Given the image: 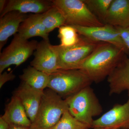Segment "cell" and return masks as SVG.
Instances as JSON below:
<instances>
[{"label":"cell","instance_id":"1","mask_svg":"<svg viewBox=\"0 0 129 129\" xmlns=\"http://www.w3.org/2000/svg\"><path fill=\"white\" fill-rule=\"evenodd\" d=\"M125 54L122 49L113 44L100 42L79 69L92 82L99 83L107 78Z\"/></svg>","mask_w":129,"mask_h":129},{"label":"cell","instance_id":"2","mask_svg":"<svg viewBox=\"0 0 129 129\" xmlns=\"http://www.w3.org/2000/svg\"><path fill=\"white\" fill-rule=\"evenodd\" d=\"M68 110L67 98L63 99L55 91L47 89L44 91L35 118L30 129H52Z\"/></svg>","mask_w":129,"mask_h":129},{"label":"cell","instance_id":"3","mask_svg":"<svg viewBox=\"0 0 129 129\" xmlns=\"http://www.w3.org/2000/svg\"><path fill=\"white\" fill-rule=\"evenodd\" d=\"M67 98L70 113L79 121L92 128L93 118L100 115L103 109L90 86Z\"/></svg>","mask_w":129,"mask_h":129},{"label":"cell","instance_id":"4","mask_svg":"<svg viewBox=\"0 0 129 129\" xmlns=\"http://www.w3.org/2000/svg\"><path fill=\"white\" fill-rule=\"evenodd\" d=\"M92 83L79 69H59L49 75L47 88L66 98L74 95Z\"/></svg>","mask_w":129,"mask_h":129},{"label":"cell","instance_id":"5","mask_svg":"<svg viewBox=\"0 0 129 129\" xmlns=\"http://www.w3.org/2000/svg\"><path fill=\"white\" fill-rule=\"evenodd\" d=\"M52 1L62 12L66 19L65 25L94 27L104 25L91 12L83 0H52Z\"/></svg>","mask_w":129,"mask_h":129},{"label":"cell","instance_id":"6","mask_svg":"<svg viewBox=\"0 0 129 129\" xmlns=\"http://www.w3.org/2000/svg\"><path fill=\"white\" fill-rule=\"evenodd\" d=\"M100 43L80 36L78 42L73 46L66 47L57 45L59 69H79Z\"/></svg>","mask_w":129,"mask_h":129},{"label":"cell","instance_id":"7","mask_svg":"<svg viewBox=\"0 0 129 129\" xmlns=\"http://www.w3.org/2000/svg\"><path fill=\"white\" fill-rule=\"evenodd\" d=\"M37 41H29L18 34L14 36L11 43L0 53V74L12 65L17 67L25 62L37 48Z\"/></svg>","mask_w":129,"mask_h":129},{"label":"cell","instance_id":"8","mask_svg":"<svg viewBox=\"0 0 129 129\" xmlns=\"http://www.w3.org/2000/svg\"><path fill=\"white\" fill-rule=\"evenodd\" d=\"M75 28L79 35L98 42L109 43L122 49L125 53L129 54L119 32L115 27L108 24L100 27H86L70 25Z\"/></svg>","mask_w":129,"mask_h":129},{"label":"cell","instance_id":"9","mask_svg":"<svg viewBox=\"0 0 129 129\" xmlns=\"http://www.w3.org/2000/svg\"><path fill=\"white\" fill-rule=\"evenodd\" d=\"M34 55L31 67L48 75L59 70L57 45H52L49 41L43 40L39 42Z\"/></svg>","mask_w":129,"mask_h":129},{"label":"cell","instance_id":"10","mask_svg":"<svg viewBox=\"0 0 129 129\" xmlns=\"http://www.w3.org/2000/svg\"><path fill=\"white\" fill-rule=\"evenodd\" d=\"M129 92L128 101L123 104H117L97 119L94 120L92 128H128Z\"/></svg>","mask_w":129,"mask_h":129},{"label":"cell","instance_id":"11","mask_svg":"<svg viewBox=\"0 0 129 129\" xmlns=\"http://www.w3.org/2000/svg\"><path fill=\"white\" fill-rule=\"evenodd\" d=\"M44 91L32 88L23 82L15 91L14 95L20 99L31 123L35 118Z\"/></svg>","mask_w":129,"mask_h":129},{"label":"cell","instance_id":"12","mask_svg":"<svg viewBox=\"0 0 129 129\" xmlns=\"http://www.w3.org/2000/svg\"><path fill=\"white\" fill-rule=\"evenodd\" d=\"M110 95L129 92V58L125 54L117 67L107 77Z\"/></svg>","mask_w":129,"mask_h":129},{"label":"cell","instance_id":"13","mask_svg":"<svg viewBox=\"0 0 129 129\" xmlns=\"http://www.w3.org/2000/svg\"><path fill=\"white\" fill-rule=\"evenodd\" d=\"M53 6L52 0H9L1 14L2 17L9 12L16 11L23 14H41Z\"/></svg>","mask_w":129,"mask_h":129},{"label":"cell","instance_id":"14","mask_svg":"<svg viewBox=\"0 0 129 129\" xmlns=\"http://www.w3.org/2000/svg\"><path fill=\"white\" fill-rule=\"evenodd\" d=\"M27 14L13 11L0 18V51L6 44L9 37L18 32L21 24L27 17Z\"/></svg>","mask_w":129,"mask_h":129},{"label":"cell","instance_id":"15","mask_svg":"<svg viewBox=\"0 0 129 129\" xmlns=\"http://www.w3.org/2000/svg\"><path fill=\"white\" fill-rule=\"evenodd\" d=\"M103 23L115 27L129 26V0H113Z\"/></svg>","mask_w":129,"mask_h":129},{"label":"cell","instance_id":"16","mask_svg":"<svg viewBox=\"0 0 129 129\" xmlns=\"http://www.w3.org/2000/svg\"><path fill=\"white\" fill-rule=\"evenodd\" d=\"M9 125L29 127L31 122L19 98L14 95L1 116Z\"/></svg>","mask_w":129,"mask_h":129},{"label":"cell","instance_id":"17","mask_svg":"<svg viewBox=\"0 0 129 129\" xmlns=\"http://www.w3.org/2000/svg\"><path fill=\"white\" fill-rule=\"evenodd\" d=\"M41 14L28 15L20 25L18 34L27 40L32 37H40L44 40L49 41V34L42 22Z\"/></svg>","mask_w":129,"mask_h":129},{"label":"cell","instance_id":"18","mask_svg":"<svg viewBox=\"0 0 129 129\" xmlns=\"http://www.w3.org/2000/svg\"><path fill=\"white\" fill-rule=\"evenodd\" d=\"M19 78L23 82L42 91L47 88L49 81V75L30 66L23 70Z\"/></svg>","mask_w":129,"mask_h":129},{"label":"cell","instance_id":"19","mask_svg":"<svg viewBox=\"0 0 129 129\" xmlns=\"http://www.w3.org/2000/svg\"><path fill=\"white\" fill-rule=\"evenodd\" d=\"M41 20L48 34L66 24V19L62 12L54 5L48 11L41 14Z\"/></svg>","mask_w":129,"mask_h":129},{"label":"cell","instance_id":"20","mask_svg":"<svg viewBox=\"0 0 129 129\" xmlns=\"http://www.w3.org/2000/svg\"><path fill=\"white\" fill-rule=\"evenodd\" d=\"M58 37L60 39V45L63 47H69L77 44L80 39L79 35L75 28L70 25L61 26L58 29Z\"/></svg>","mask_w":129,"mask_h":129},{"label":"cell","instance_id":"21","mask_svg":"<svg viewBox=\"0 0 129 129\" xmlns=\"http://www.w3.org/2000/svg\"><path fill=\"white\" fill-rule=\"evenodd\" d=\"M83 1L91 12L103 23L113 0Z\"/></svg>","mask_w":129,"mask_h":129},{"label":"cell","instance_id":"22","mask_svg":"<svg viewBox=\"0 0 129 129\" xmlns=\"http://www.w3.org/2000/svg\"><path fill=\"white\" fill-rule=\"evenodd\" d=\"M90 128L89 125L76 119L68 110L64 112L60 120L52 129H89Z\"/></svg>","mask_w":129,"mask_h":129},{"label":"cell","instance_id":"23","mask_svg":"<svg viewBox=\"0 0 129 129\" xmlns=\"http://www.w3.org/2000/svg\"><path fill=\"white\" fill-rule=\"evenodd\" d=\"M120 33L125 45L129 51V25L126 27H115Z\"/></svg>","mask_w":129,"mask_h":129},{"label":"cell","instance_id":"24","mask_svg":"<svg viewBox=\"0 0 129 129\" xmlns=\"http://www.w3.org/2000/svg\"><path fill=\"white\" fill-rule=\"evenodd\" d=\"M16 76L13 73V71L7 73H4L0 74V88H2L3 85L8 81L13 80Z\"/></svg>","mask_w":129,"mask_h":129},{"label":"cell","instance_id":"25","mask_svg":"<svg viewBox=\"0 0 129 129\" xmlns=\"http://www.w3.org/2000/svg\"><path fill=\"white\" fill-rule=\"evenodd\" d=\"M9 125L2 117H0V129H8Z\"/></svg>","mask_w":129,"mask_h":129},{"label":"cell","instance_id":"26","mask_svg":"<svg viewBox=\"0 0 129 129\" xmlns=\"http://www.w3.org/2000/svg\"><path fill=\"white\" fill-rule=\"evenodd\" d=\"M7 1L0 0V14L2 13L6 5Z\"/></svg>","mask_w":129,"mask_h":129},{"label":"cell","instance_id":"27","mask_svg":"<svg viewBox=\"0 0 129 129\" xmlns=\"http://www.w3.org/2000/svg\"><path fill=\"white\" fill-rule=\"evenodd\" d=\"M8 129H30V128L29 127L13 125H9Z\"/></svg>","mask_w":129,"mask_h":129},{"label":"cell","instance_id":"28","mask_svg":"<svg viewBox=\"0 0 129 129\" xmlns=\"http://www.w3.org/2000/svg\"><path fill=\"white\" fill-rule=\"evenodd\" d=\"M93 128L94 129H104L103 128H101V127H94V128Z\"/></svg>","mask_w":129,"mask_h":129},{"label":"cell","instance_id":"29","mask_svg":"<svg viewBox=\"0 0 129 129\" xmlns=\"http://www.w3.org/2000/svg\"><path fill=\"white\" fill-rule=\"evenodd\" d=\"M104 129H120V128H106Z\"/></svg>","mask_w":129,"mask_h":129},{"label":"cell","instance_id":"30","mask_svg":"<svg viewBox=\"0 0 129 129\" xmlns=\"http://www.w3.org/2000/svg\"><path fill=\"white\" fill-rule=\"evenodd\" d=\"M128 128L129 129V127H128Z\"/></svg>","mask_w":129,"mask_h":129}]
</instances>
